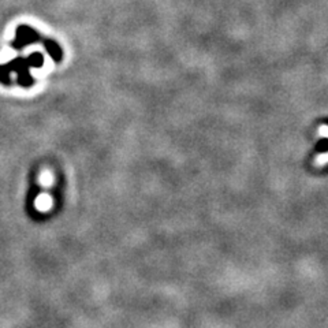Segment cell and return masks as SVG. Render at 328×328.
Here are the masks:
<instances>
[{
    "label": "cell",
    "mask_w": 328,
    "mask_h": 328,
    "mask_svg": "<svg viewBox=\"0 0 328 328\" xmlns=\"http://www.w3.org/2000/svg\"><path fill=\"white\" fill-rule=\"evenodd\" d=\"M44 63L43 55L40 52L30 54L27 58H16L5 65L0 66V82L4 85H10V74H18V83L23 87L30 86L34 83L33 78L29 74V69L32 67H41Z\"/></svg>",
    "instance_id": "cell-1"
},
{
    "label": "cell",
    "mask_w": 328,
    "mask_h": 328,
    "mask_svg": "<svg viewBox=\"0 0 328 328\" xmlns=\"http://www.w3.org/2000/svg\"><path fill=\"white\" fill-rule=\"evenodd\" d=\"M43 41V38L40 37L37 30H34L33 27L27 26V25H19L16 27L15 40L10 44L14 49H22L27 47L29 44L36 43V41Z\"/></svg>",
    "instance_id": "cell-2"
},
{
    "label": "cell",
    "mask_w": 328,
    "mask_h": 328,
    "mask_svg": "<svg viewBox=\"0 0 328 328\" xmlns=\"http://www.w3.org/2000/svg\"><path fill=\"white\" fill-rule=\"evenodd\" d=\"M41 43H43V45L47 49L49 56L52 58V60L56 62V63H59L62 58H63V52H62V48L59 47V44L54 41V40H51V38H43Z\"/></svg>",
    "instance_id": "cell-3"
},
{
    "label": "cell",
    "mask_w": 328,
    "mask_h": 328,
    "mask_svg": "<svg viewBox=\"0 0 328 328\" xmlns=\"http://www.w3.org/2000/svg\"><path fill=\"white\" fill-rule=\"evenodd\" d=\"M52 197L47 194V193H41V194H38L36 197V200H34V208H36V211L37 212H48L51 211V208H52Z\"/></svg>",
    "instance_id": "cell-4"
},
{
    "label": "cell",
    "mask_w": 328,
    "mask_h": 328,
    "mask_svg": "<svg viewBox=\"0 0 328 328\" xmlns=\"http://www.w3.org/2000/svg\"><path fill=\"white\" fill-rule=\"evenodd\" d=\"M40 185L45 186V187H49L51 186V183H52V176H51V174H41V176H40Z\"/></svg>",
    "instance_id": "cell-5"
}]
</instances>
